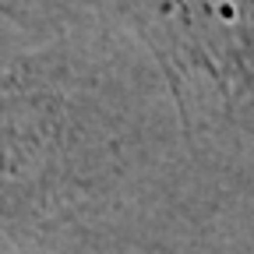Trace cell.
<instances>
[{
    "label": "cell",
    "instance_id": "6da1fadb",
    "mask_svg": "<svg viewBox=\"0 0 254 254\" xmlns=\"http://www.w3.org/2000/svg\"><path fill=\"white\" fill-rule=\"evenodd\" d=\"M187 117L194 99H254V0H120Z\"/></svg>",
    "mask_w": 254,
    "mask_h": 254
}]
</instances>
